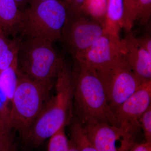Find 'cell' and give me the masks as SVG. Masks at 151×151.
<instances>
[{"label": "cell", "mask_w": 151, "mask_h": 151, "mask_svg": "<svg viewBox=\"0 0 151 151\" xmlns=\"http://www.w3.org/2000/svg\"><path fill=\"white\" fill-rule=\"evenodd\" d=\"M55 88V95L50 97L45 104L24 139L30 145H40L72 121L73 74L65 60L58 74Z\"/></svg>", "instance_id": "1"}, {"label": "cell", "mask_w": 151, "mask_h": 151, "mask_svg": "<svg viewBox=\"0 0 151 151\" xmlns=\"http://www.w3.org/2000/svg\"><path fill=\"white\" fill-rule=\"evenodd\" d=\"M75 60L72 71L76 119L81 124L103 122L116 126L114 113L108 105L104 86L96 70Z\"/></svg>", "instance_id": "2"}, {"label": "cell", "mask_w": 151, "mask_h": 151, "mask_svg": "<svg viewBox=\"0 0 151 151\" xmlns=\"http://www.w3.org/2000/svg\"><path fill=\"white\" fill-rule=\"evenodd\" d=\"M53 43L42 39H22L17 57V73L52 89L64 60Z\"/></svg>", "instance_id": "3"}, {"label": "cell", "mask_w": 151, "mask_h": 151, "mask_svg": "<svg viewBox=\"0 0 151 151\" xmlns=\"http://www.w3.org/2000/svg\"><path fill=\"white\" fill-rule=\"evenodd\" d=\"M68 17L63 2L49 0L22 10L21 37L39 38L54 42L62 40V31Z\"/></svg>", "instance_id": "4"}, {"label": "cell", "mask_w": 151, "mask_h": 151, "mask_svg": "<svg viewBox=\"0 0 151 151\" xmlns=\"http://www.w3.org/2000/svg\"><path fill=\"white\" fill-rule=\"evenodd\" d=\"M51 89L17 73L9 120L12 129L18 132L23 139L50 97Z\"/></svg>", "instance_id": "5"}, {"label": "cell", "mask_w": 151, "mask_h": 151, "mask_svg": "<svg viewBox=\"0 0 151 151\" xmlns=\"http://www.w3.org/2000/svg\"><path fill=\"white\" fill-rule=\"evenodd\" d=\"M96 72L103 83L108 105L113 113L143 83L127 63L124 55L109 67Z\"/></svg>", "instance_id": "6"}, {"label": "cell", "mask_w": 151, "mask_h": 151, "mask_svg": "<svg viewBox=\"0 0 151 151\" xmlns=\"http://www.w3.org/2000/svg\"><path fill=\"white\" fill-rule=\"evenodd\" d=\"M105 32L103 25L83 13L68 16L62 36L74 58L90 47Z\"/></svg>", "instance_id": "7"}, {"label": "cell", "mask_w": 151, "mask_h": 151, "mask_svg": "<svg viewBox=\"0 0 151 151\" xmlns=\"http://www.w3.org/2000/svg\"><path fill=\"white\" fill-rule=\"evenodd\" d=\"M81 125L89 142L98 151H129L137 143L135 136L105 122H87Z\"/></svg>", "instance_id": "8"}, {"label": "cell", "mask_w": 151, "mask_h": 151, "mask_svg": "<svg viewBox=\"0 0 151 151\" xmlns=\"http://www.w3.org/2000/svg\"><path fill=\"white\" fill-rule=\"evenodd\" d=\"M151 80L141 84L131 97L113 111L117 127L137 137L139 119L151 105Z\"/></svg>", "instance_id": "9"}, {"label": "cell", "mask_w": 151, "mask_h": 151, "mask_svg": "<svg viewBox=\"0 0 151 151\" xmlns=\"http://www.w3.org/2000/svg\"><path fill=\"white\" fill-rule=\"evenodd\" d=\"M124 55L120 38L105 32L90 47L74 58L98 71L112 65Z\"/></svg>", "instance_id": "10"}, {"label": "cell", "mask_w": 151, "mask_h": 151, "mask_svg": "<svg viewBox=\"0 0 151 151\" xmlns=\"http://www.w3.org/2000/svg\"><path fill=\"white\" fill-rule=\"evenodd\" d=\"M122 40L124 58L143 82L151 80V55L138 42L132 32Z\"/></svg>", "instance_id": "11"}, {"label": "cell", "mask_w": 151, "mask_h": 151, "mask_svg": "<svg viewBox=\"0 0 151 151\" xmlns=\"http://www.w3.org/2000/svg\"><path fill=\"white\" fill-rule=\"evenodd\" d=\"M22 10L15 0H0V29L9 37H17L21 30Z\"/></svg>", "instance_id": "12"}, {"label": "cell", "mask_w": 151, "mask_h": 151, "mask_svg": "<svg viewBox=\"0 0 151 151\" xmlns=\"http://www.w3.org/2000/svg\"><path fill=\"white\" fill-rule=\"evenodd\" d=\"M21 37L10 38L0 29V75L6 69L17 63Z\"/></svg>", "instance_id": "13"}, {"label": "cell", "mask_w": 151, "mask_h": 151, "mask_svg": "<svg viewBox=\"0 0 151 151\" xmlns=\"http://www.w3.org/2000/svg\"><path fill=\"white\" fill-rule=\"evenodd\" d=\"M124 13L123 0H108L105 32L120 37L119 33L123 28Z\"/></svg>", "instance_id": "14"}, {"label": "cell", "mask_w": 151, "mask_h": 151, "mask_svg": "<svg viewBox=\"0 0 151 151\" xmlns=\"http://www.w3.org/2000/svg\"><path fill=\"white\" fill-rule=\"evenodd\" d=\"M10 112L8 107H0V151H14V130L10 123Z\"/></svg>", "instance_id": "15"}, {"label": "cell", "mask_w": 151, "mask_h": 151, "mask_svg": "<svg viewBox=\"0 0 151 151\" xmlns=\"http://www.w3.org/2000/svg\"><path fill=\"white\" fill-rule=\"evenodd\" d=\"M108 0H85L82 12L105 28Z\"/></svg>", "instance_id": "16"}, {"label": "cell", "mask_w": 151, "mask_h": 151, "mask_svg": "<svg viewBox=\"0 0 151 151\" xmlns=\"http://www.w3.org/2000/svg\"><path fill=\"white\" fill-rule=\"evenodd\" d=\"M71 139L79 151H98L89 142L81 124L74 119L70 127Z\"/></svg>", "instance_id": "17"}, {"label": "cell", "mask_w": 151, "mask_h": 151, "mask_svg": "<svg viewBox=\"0 0 151 151\" xmlns=\"http://www.w3.org/2000/svg\"><path fill=\"white\" fill-rule=\"evenodd\" d=\"M65 127L60 129L50 138L48 151H68V140L65 135Z\"/></svg>", "instance_id": "18"}, {"label": "cell", "mask_w": 151, "mask_h": 151, "mask_svg": "<svg viewBox=\"0 0 151 151\" xmlns=\"http://www.w3.org/2000/svg\"><path fill=\"white\" fill-rule=\"evenodd\" d=\"M136 0H123V28L127 32L131 31L136 20Z\"/></svg>", "instance_id": "19"}, {"label": "cell", "mask_w": 151, "mask_h": 151, "mask_svg": "<svg viewBox=\"0 0 151 151\" xmlns=\"http://www.w3.org/2000/svg\"><path fill=\"white\" fill-rule=\"evenodd\" d=\"M136 20L140 24H147L151 14V0H136Z\"/></svg>", "instance_id": "20"}, {"label": "cell", "mask_w": 151, "mask_h": 151, "mask_svg": "<svg viewBox=\"0 0 151 151\" xmlns=\"http://www.w3.org/2000/svg\"><path fill=\"white\" fill-rule=\"evenodd\" d=\"M141 128L144 131L146 142L151 143V106H150L139 119Z\"/></svg>", "instance_id": "21"}, {"label": "cell", "mask_w": 151, "mask_h": 151, "mask_svg": "<svg viewBox=\"0 0 151 151\" xmlns=\"http://www.w3.org/2000/svg\"><path fill=\"white\" fill-rule=\"evenodd\" d=\"M85 0H65L63 2L68 12V16L74 17L82 13V9Z\"/></svg>", "instance_id": "22"}, {"label": "cell", "mask_w": 151, "mask_h": 151, "mask_svg": "<svg viewBox=\"0 0 151 151\" xmlns=\"http://www.w3.org/2000/svg\"><path fill=\"white\" fill-rule=\"evenodd\" d=\"M139 44L143 48L151 55V38L150 36L146 35L142 37L137 38Z\"/></svg>", "instance_id": "23"}, {"label": "cell", "mask_w": 151, "mask_h": 151, "mask_svg": "<svg viewBox=\"0 0 151 151\" xmlns=\"http://www.w3.org/2000/svg\"><path fill=\"white\" fill-rule=\"evenodd\" d=\"M129 151H151V143H137Z\"/></svg>", "instance_id": "24"}, {"label": "cell", "mask_w": 151, "mask_h": 151, "mask_svg": "<svg viewBox=\"0 0 151 151\" xmlns=\"http://www.w3.org/2000/svg\"><path fill=\"white\" fill-rule=\"evenodd\" d=\"M19 8L21 10L24 9V7L28 4H29L30 0H15Z\"/></svg>", "instance_id": "25"}, {"label": "cell", "mask_w": 151, "mask_h": 151, "mask_svg": "<svg viewBox=\"0 0 151 151\" xmlns=\"http://www.w3.org/2000/svg\"><path fill=\"white\" fill-rule=\"evenodd\" d=\"M68 151H79L71 139L70 140H68Z\"/></svg>", "instance_id": "26"}, {"label": "cell", "mask_w": 151, "mask_h": 151, "mask_svg": "<svg viewBox=\"0 0 151 151\" xmlns=\"http://www.w3.org/2000/svg\"><path fill=\"white\" fill-rule=\"evenodd\" d=\"M49 1V0H30L29 4L30 6L35 4L37 3L45 1Z\"/></svg>", "instance_id": "27"}]
</instances>
